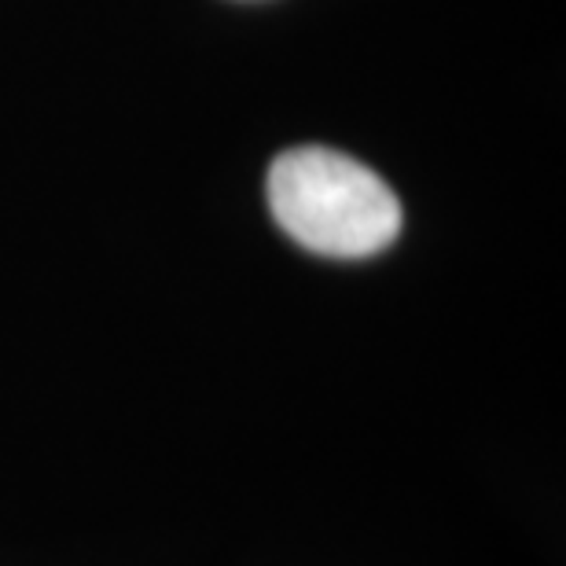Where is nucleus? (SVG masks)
I'll use <instances>...</instances> for the list:
<instances>
[{"mask_svg": "<svg viewBox=\"0 0 566 566\" xmlns=\"http://www.w3.org/2000/svg\"><path fill=\"white\" fill-rule=\"evenodd\" d=\"M269 210L294 243L324 258H371L398 240L401 202L376 169L332 147L283 151L269 169Z\"/></svg>", "mask_w": 566, "mask_h": 566, "instance_id": "f257e3e1", "label": "nucleus"}]
</instances>
